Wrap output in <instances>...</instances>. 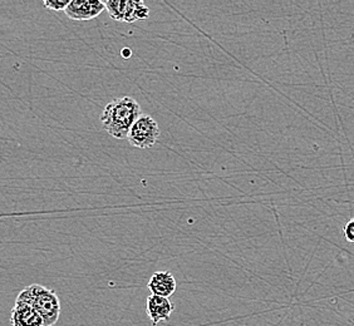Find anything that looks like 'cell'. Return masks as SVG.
Segmentation results:
<instances>
[{"label":"cell","instance_id":"obj_1","mask_svg":"<svg viewBox=\"0 0 354 326\" xmlns=\"http://www.w3.org/2000/svg\"><path fill=\"white\" fill-rule=\"evenodd\" d=\"M142 116V109L135 98H116L104 107L101 123L109 135L117 140H127L129 132L137 119Z\"/></svg>","mask_w":354,"mask_h":326},{"label":"cell","instance_id":"obj_2","mask_svg":"<svg viewBox=\"0 0 354 326\" xmlns=\"http://www.w3.org/2000/svg\"><path fill=\"white\" fill-rule=\"evenodd\" d=\"M17 300L27 303L41 315L44 326H53L61 315V301L53 290L33 284L23 289Z\"/></svg>","mask_w":354,"mask_h":326},{"label":"cell","instance_id":"obj_3","mask_svg":"<svg viewBox=\"0 0 354 326\" xmlns=\"http://www.w3.org/2000/svg\"><path fill=\"white\" fill-rule=\"evenodd\" d=\"M160 135H161V131L157 121L149 115H142L130 129L127 141L131 146L136 148L147 150L155 146V143L160 138Z\"/></svg>","mask_w":354,"mask_h":326},{"label":"cell","instance_id":"obj_4","mask_svg":"<svg viewBox=\"0 0 354 326\" xmlns=\"http://www.w3.org/2000/svg\"><path fill=\"white\" fill-rule=\"evenodd\" d=\"M106 9L101 0H71L64 13L72 21H92Z\"/></svg>","mask_w":354,"mask_h":326},{"label":"cell","instance_id":"obj_5","mask_svg":"<svg viewBox=\"0 0 354 326\" xmlns=\"http://www.w3.org/2000/svg\"><path fill=\"white\" fill-rule=\"evenodd\" d=\"M174 310H175V305L171 303L169 298L151 295L146 300V313L150 318L152 325L167 321L170 319Z\"/></svg>","mask_w":354,"mask_h":326},{"label":"cell","instance_id":"obj_6","mask_svg":"<svg viewBox=\"0 0 354 326\" xmlns=\"http://www.w3.org/2000/svg\"><path fill=\"white\" fill-rule=\"evenodd\" d=\"M10 324L13 326H44L41 315L32 306L21 300H15V305L10 315Z\"/></svg>","mask_w":354,"mask_h":326},{"label":"cell","instance_id":"obj_7","mask_svg":"<svg viewBox=\"0 0 354 326\" xmlns=\"http://www.w3.org/2000/svg\"><path fill=\"white\" fill-rule=\"evenodd\" d=\"M147 287L152 295L169 298L176 291L177 282L170 271H157L151 276Z\"/></svg>","mask_w":354,"mask_h":326},{"label":"cell","instance_id":"obj_8","mask_svg":"<svg viewBox=\"0 0 354 326\" xmlns=\"http://www.w3.org/2000/svg\"><path fill=\"white\" fill-rule=\"evenodd\" d=\"M137 3L133 0H109L104 3V7L113 21L133 23L136 21Z\"/></svg>","mask_w":354,"mask_h":326},{"label":"cell","instance_id":"obj_9","mask_svg":"<svg viewBox=\"0 0 354 326\" xmlns=\"http://www.w3.org/2000/svg\"><path fill=\"white\" fill-rule=\"evenodd\" d=\"M69 0H44L43 6L49 9V10H55V12H64L66 8L68 7Z\"/></svg>","mask_w":354,"mask_h":326},{"label":"cell","instance_id":"obj_10","mask_svg":"<svg viewBox=\"0 0 354 326\" xmlns=\"http://www.w3.org/2000/svg\"><path fill=\"white\" fill-rule=\"evenodd\" d=\"M135 17H136V21H146L150 17V8L146 7L145 3L141 1V0H138V3H137Z\"/></svg>","mask_w":354,"mask_h":326},{"label":"cell","instance_id":"obj_11","mask_svg":"<svg viewBox=\"0 0 354 326\" xmlns=\"http://www.w3.org/2000/svg\"><path fill=\"white\" fill-rule=\"evenodd\" d=\"M344 238L347 240L348 242L354 244V218H351L348 221L347 224L344 226Z\"/></svg>","mask_w":354,"mask_h":326},{"label":"cell","instance_id":"obj_12","mask_svg":"<svg viewBox=\"0 0 354 326\" xmlns=\"http://www.w3.org/2000/svg\"><path fill=\"white\" fill-rule=\"evenodd\" d=\"M122 55L124 58H130L131 57V49L130 48H124L122 49Z\"/></svg>","mask_w":354,"mask_h":326}]
</instances>
